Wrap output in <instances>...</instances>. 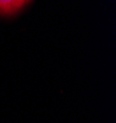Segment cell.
<instances>
[{"label": "cell", "mask_w": 116, "mask_h": 123, "mask_svg": "<svg viewBox=\"0 0 116 123\" xmlns=\"http://www.w3.org/2000/svg\"><path fill=\"white\" fill-rule=\"evenodd\" d=\"M29 4V1H18V0H0V16H15Z\"/></svg>", "instance_id": "6da1fadb"}]
</instances>
